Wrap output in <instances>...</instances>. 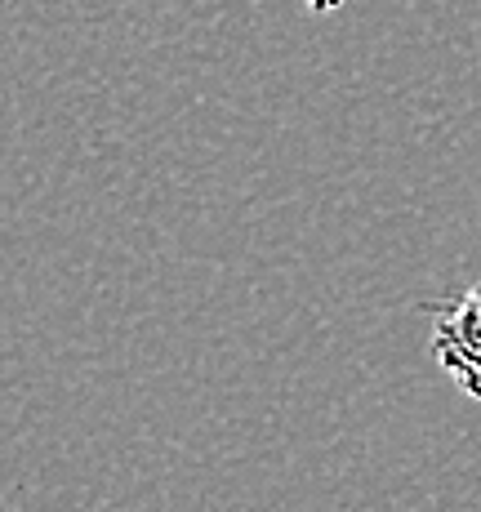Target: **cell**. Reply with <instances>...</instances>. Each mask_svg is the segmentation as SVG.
Segmentation results:
<instances>
[{
	"label": "cell",
	"instance_id": "6da1fadb",
	"mask_svg": "<svg viewBox=\"0 0 481 512\" xmlns=\"http://www.w3.org/2000/svg\"><path fill=\"white\" fill-rule=\"evenodd\" d=\"M433 361L481 401V281L433 312Z\"/></svg>",
	"mask_w": 481,
	"mask_h": 512
},
{
	"label": "cell",
	"instance_id": "7a4b0ae2",
	"mask_svg": "<svg viewBox=\"0 0 481 512\" xmlns=\"http://www.w3.org/2000/svg\"><path fill=\"white\" fill-rule=\"evenodd\" d=\"M339 5H343V0H308V9H312V14H335Z\"/></svg>",
	"mask_w": 481,
	"mask_h": 512
}]
</instances>
